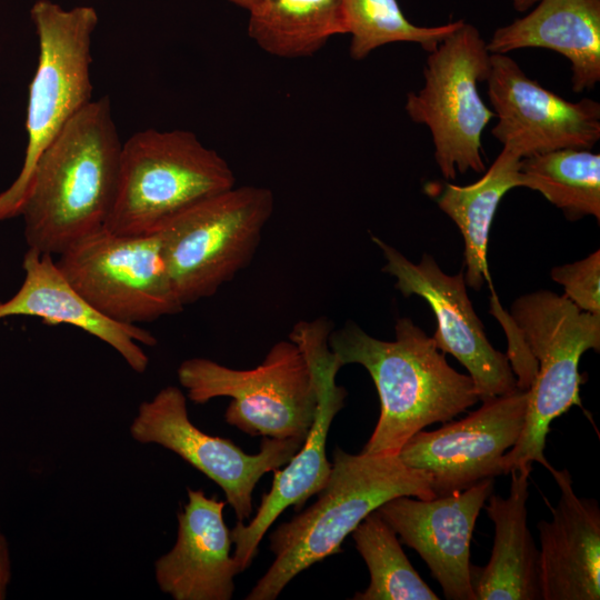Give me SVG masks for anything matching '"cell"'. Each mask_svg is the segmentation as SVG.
Returning <instances> with one entry per match:
<instances>
[{
    "mask_svg": "<svg viewBox=\"0 0 600 600\" xmlns=\"http://www.w3.org/2000/svg\"><path fill=\"white\" fill-rule=\"evenodd\" d=\"M121 148L108 97L68 121L38 159L20 209L29 248L59 256L106 228Z\"/></svg>",
    "mask_w": 600,
    "mask_h": 600,
    "instance_id": "cell-1",
    "label": "cell"
},
{
    "mask_svg": "<svg viewBox=\"0 0 600 600\" xmlns=\"http://www.w3.org/2000/svg\"><path fill=\"white\" fill-rule=\"evenodd\" d=\"M396 339L384 341L348 321L329 334L341 366L357 363L370 374L380 414L362 452L396 456L417 432L448 422L479 401L469 374L447 362L431 337L410 318L397 319Z\"/></svg>",
    "mask_w": 600,
    "mask_h": 600,
    "instance_id": "cell-2",
    "label": "cell"
},
{
    "mask_svg": "<svg viewBox=\"0 0 600 600\" xmlns=\"http://www.w3.org/2000/svg\"><path fill=\"white\" fill-rule=\"evenodd\" d=\"M314 503L270 533L274 560L247 600H274L300 572L339 553L344 539L381 504L399 496L436 498L430 476L398 454L349 453L336 448Z\"/></svg>",
    "mask_w": 600,
    "mask_h": 600,
    "instance_id": "cell-3",
    "label": "cell"
},
{
    "mask_svg": "<svg viewBox=\"0 0 600 600\" xmlns=\"http://www.w3.org/2000/svg\"><path fill=\"white\" fill-rule=\"evenodd\" d=\"M510 318L538 370L528 389L521 433L502 459L503 474L531 471L534 462L551 471L544 457L547 434L556 418L572 406L582 408L579 361L586 351L600 350V317L580 310L563 294L538 290L517 298Z\"/></svg>",
    "mask_w": 600,
    "mask_h": 600,
    "instance_id": "cell-4",
    "label": "cell"
},
{
    "mask_svg": "<svg viewBox=\"0 0 600 600\" xmlns=\"http://www.w3.org/2000/svg\"><path fill=\"white\" fill-rule=\"evenodd\" d=\"M229 163L188 130L147 129L122 143L106 228L149 234L182 209L234 187Z\"/></svg>",
    "mask_w": 600,
    "mask_h": 600,
    "instance_id": "cell-5",
    "label": "cell"
},
{
    "mask_svg": "<svg viewBox=\"0 0 600 600\" xmlns=\"http://www.w3.org/2000/svg\"><path fill=\"white\" fill-rule=\"evenodd\" d=\"M273 208L270 189L232 187L182 209L157 230L183 307L213 296L249 266Z\"/></svg>",
    "mask_w": 600,
    "mask_h": 600,
    "instance_id": "cell-6",
    "label": "cell"
},
{
    "mask_svg": "<svg viewBox=\"0 0 600 600\" xmlns=\"http://www.w3.org/2000/svg\"><path fill=\"white\" fill-rule=\"evenodd\" d=\"M39 40L38 66L29 87L28 143L20 173L0 193V221L18 217L34 166L68 121L92 99L91 39L98 23L93 7L69 10L50 0L33 3Z\"/></svg>",
    "mask_w": 600,
    "mask_h": 600,
    "instance_id": "cell-7",
    "label": "cell"
},
{
    "mask_svg": "<svg viewBox=\"0 0 600 600\" xmlns=\"http://www.w3.org/2000/svg\"><path fill=\"white\" fill-rule=\"evenodd\" d=\"M177 376L194 403L231 398L226 422L251 437L304 440L314 420L318 393L313 370L291 339L276 342L253 369L190 358L180 363Z\"/></svg>",
    "mask_w": 600,
    "mask_h": 600,
    "instance_id": "cell-8",
    "label": "cell"
},
{
    "mask_svg": "<svg viewBox=\"0 0 600 600\" xmlns=\"http://www.w3.org/2000/svg\"><path fill=\"white\" fill-rule=\"evenodd\" d=\"M490 54L479 30L462 21L429 52L423 87L407 93L406 112L429 128L434 160L447 180L457 171L486 170L481 138L494 112L482 101L478 83L487 80Z\"/></svg>",
    "mask_w": 600,
    "mask_h": 600,
    "instance_id": "cell-9",
    "label": "cell"
},
{
    "mask_svg": "<svg viewBox=\"0 0 600 600\" xmlns=\"http://www.w3.org/2000/svg\"><path fill=\"white\" fill-rule=\"evenodd\" d=\"M56 262L83 299L113 321L137 324L183 310L157 232L128 236L102 228Z\"/></svg>",
    "mask_w": 600,
    "mask_h": 600,
    "instance_id": "cell-10",
    "label": "cell"
},
{
    "mask_svg": "<svg viewBox=\"0 0 600 600\" xmlns=\"http://www.w3.org/2000/svg\"><path fill=\"white\" fill-rule=\"evenodd\" d=\"M129 431L137 442L172 451L216 482L239 522L251 517L252 492L261 477L287 464L304 441L262 437L260 451L246 453L231 440L196 427L188 414L187 397L173 386L140 403Z\"/></svg>",
    "mask_w": 600,
    "mask_h": 600,
    "instance_id": "cell-11",
    "label": "cell"
},
{
    "mask_svg": "<svg viewBox=\"0 0 600 600\" xmlns=\"http://www.w3.org/2000/svg\"><path fill=\"white\" fill-rule=\"evenodd\" d=\"M331 322L326 318L298 322L290 339L304 351L313 370L318 407L310 431L301 448L282 470H274L270 490L261 498L253 518L244 524L237 521L230 530L236 546L232 556L241 571L254 559L259 544L277 520L288 508L301 509L307 500L326 484L331 462L327 459V439L336 414L343 408L347 390L338 386L336 376L342 367L329 348Z\"/></svg>",
    "mask_w": 600,
    "mask_h": 600,
    "instance_id": "cell-12",
    "label": "cell"
},
{
    "mask_svg": "<svg viewBox=\"0 0 600 600\" xmlns=\"http://www.w3.org/2000/svg\"><path fill=\"white\" fill-rule=\"evenodd\" d=\"M371 239L382 251V271L396 278V288L404 297L419 296L430 306L437 320L432 340L440 351L453 356L468 370L479 400L519 390L508 356L492 347L474 312L464 272L448 274L427 253L414 263L380 238Z\"/></svg>",
    "mask_w": 600,
    "mask_h": 600,
    "instance_id": "cell-13",
    "label": "cell"
},
{
    "mask_svg": "<svg viewBox=\"0 0 600 600\" xmlns=\"http://www.w3.org/2000/svg\"><path fill=\"white\" fill-rule=\"evenodd\" d=\"M528 390L493 397L466 418L433 431H419L398 456L427 472L436 497L468 489L503 474L502 459L517 442L527 411Z\"/></svg>",
    "mask_w": 600,
    "mask_h": 600,
    "instance_id": "cell-14",
    "label": "cell"
},
{
    "mask_svg": "<svg viewBox=\"0 0 600 600\" xmlns=\"http://www.w3.org/2000/svg\"><path fill=\"white\" fill-rule=\"evenodd\" d=\"M488 97L493 137L519 158L559 149H592L600 139V104L571 102L530 79L507 54L491 53Z\"/></svg>",
    "mask_w": 600,
    "mask_h": 600,
    "instance_id": "cell-15",
    "label": "cell"
},
{
    "mask_svg": "<svg viewBox=\"0 0 600 600\" xmlns=\"http://www.w3.org/2000/svg\"><path fill=\"white\" fill-rule=\"evenodd\" d=\"M493 479L433 499L399 496L376 511L400 541L427 563L448 600H476L470 544L476 521L493 492Z\"/></svg>",
    "mask_w": 600,
    "mask_h": 600,
    "instance_id": "cell-16",
    "label": "cell"
},
{
    "mask_svg": "<svg viewBox=\"0 0 600 600\" xmlns=\"http://www.w3.org/2000/svg\"><path fill=\"white\" fill-rule=\"evenodd\" d=\"M187 493L176 543L154 562L156 581L174 600H230L241 568L231 554L226 502L201 489L188 488Z\"/></svg>",
    "mask_w": 600,
    "mask_h": 600,
    "instance_id": "cell-17",
    "label": "cell"
},
{
    "mask_svg": "<svg viewBox=\"0 0 600 600\" xmlns=\"http://www.w3.org/2000/svg\"><path fill=\"white\" fill-rule=\"evenodd\" d=\"M560 497L549 507L551 520H540L539 583L542 600L600 599V509L594 499L579 498L567 469L549 471Z\"/></svg>",
    "mask_w": 600,
    "mask_h": 600,
    "instance_id": "cell-18",
    "label": "cell"
},
{
    "mask_svg": "<svg viewBox=\"0 0 600 600\" xmlns=\"http://www.w3.org/2000/svg\"><path fill=\"white\" fill-rule=\"evenodd\" d=\"M22 267L24 280L13 297L0 302V320L29 316L49 324L79 328L113 348L133 371L147 370L149 358L141 344L158 343L150 331L113 321L97 311L67 280L52 254L29 248Z\"/></svg>",
    "mask_w": 600,
    "mask_h": 600,
    "instance_id": "cell-19",
    "label": "cell"
},
{
    "mask_svg": "<svg viewBox=\"0 0 600 600\" xmlns=\"http://www.w3.org/2000/svg\"><path fill=\"white\" fill-rule=\"evenodd\" d=\"M487 48L502 54L553 50L571 63L573 91L592 89L600 80V0H540L530 13L497 29Z\"/></svg>",
    "mask_w": 600,
    "mask_h": 600,
    "instance_id": "cell-20",
    "label": "cell"
},
{
    "mask_svg": "<svg viewBox=\"0 0 600 600\" xmlns=\"http://www.w3.org/2000/svg\"><path fill=\"white\" fill-rule=\"evenodd\" d=\"M507 498L490 494L484 507L494 524L491 557L471 567L476 600H539V550L528 528L529 470H512Z\"/></svg>",
    "mask_w": 600,
    "mask_h": 600,
    "instance_id": "cell-21",
    "label": "cell"
},
{
    "mask_svg": "<svg viewBox=\"0 0 600 600\" xmlns=\"http://www.w3.org/2000/svg\"><path fill=\"white\" fill-rule=\"evenodd\" d=\"M521 158L503 149L489 170L468 186L447 183L437 197L439 208L457 224L464 241L466 284L480 290L491 281L487 249L491 223L503 196L520 187Z\"/></svg>",
    "mask_w": 600,
    "mask_h": 600,
    "instance_id": "cell-22",
    "label": "cell"
},
{
    "mask_svg": "<svg viewBox=\"0 0 600 600\" xmlns=\"http://www.w3.org/2000/svg\"><path fill=\"white\" fill-rule=\"evenodd\" d=\"M247 31L267 53L296 59L313 56L348 27L341 0H264L249 11Z\"/></svg>",
    "mask_w": 600,
    "mask_h": 600,
    "instance_id": "cell-23",
    "label": "cell"
},
{
    "mask_svg": "<svg viewBox=\"0 0 600 600\" xmlns=\"http://www.w3.org/2000/svg\"><path fill=\"white\" fill-rule=\"evenodd\" d=\"M520 187L540 192L567 219L600 220V154L588 149H559L522 158Z\"/></svg>",
    "mask_w": 600,
    "mask_h": 600,
    "instance_id": "cell-24",
    "label": "cell"
},
{
    "mask_svg": "<svg viewBox=\"0 0 600 600\" xmlns=\"http://www.w3.org/2000/svg\"><path fill=\"white\" fill-rule=\"evenodd\" d=\"M357 551L366 562L370 582L354 600H438L404 554L398 536L377 511L352 531Z\"/></svg>",
    "mask_w": 600,
    "mask_h": 600,
    "instance_id": "cell-25",
    "label": "cell"
},
{
    "mask_svg": "<svg viewBox=\"0 0 600 600\" xmlns=\"http://www.w3.org/2000/svg\"><path fill=\"white\" fill-rule=\"evenodd\" d=\"M341 1L351 36L349 51L353 60H362L377 48L393 42L417 43L431 52L463 21L422 27L406 18L398 0Z\"/></svg>",
    "mask_w": 600,
    "mask_h": 600,
    "instance_id": "cell-26",
    "label": "cell"
},
{
    "mask_svg": "<svg viewBox=\"0 0 600 600\" xmlns=\"http://www.w3.org/2000/svg\"><path fill=\"white\" fill-rule=\"evenodd\" d=\"M550 277L580 310L600 317V250L588 257L554 267Z\"/></svg>",
    "mask_w": 600,
    "mask_h": 600,
    "instance_id": "cell-27",
    "label": "cell"
},
{
    "mask_svg": "<svg viewBox=\"0 0 600 600\" xmlns=\"http://www.w3.org/2000/svg\"><path fill=\"white\" fill-rule=\"evenodd\" d=\"M12 577V566L8 541L0 529V600H4Z\"/></svg>",
    "mask_w": 600,
    "mask_h": 600,
    "instance_id": "cell-28",
    "label": "cell"
},
{
    "mask_svg": "<svg viewBox=\"0 0 600 600\" xmlns=\"http://www.w3.org/2000/svg\"><path fill=\"white\" fill-rule=\"evenodd\" d=\"M239 8L247 10L248 12L258 7L264 0H226Z\"/></svg>",
    "mask_w": 600,
    "mask_h": 600,
    "instance_id": "cell-29",
    "label": "cell"
},
{
    "mask_svg": "<svg viewBox=\"0 0 600 600\" xmlns=\"http://www.w3.org/2000/svg\"><path fill=\"white\" fill-rule=\"evenodd\" d=\"M513 8L519 12H524L536 6L540 0H511Z\"/></svg>",
    "mask_w": 600,
    "mask_h": 600,
    "instance_id": "cell-30",
    "label": "cell"
}]
</instances>
